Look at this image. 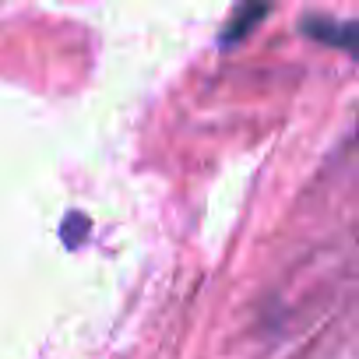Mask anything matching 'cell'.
Here are the masks:
<instances>
[{
    "label": "cell",
    "instance_id": "cell-1",
    "mask_svg": "<svg viewBox=\"0 0 359 359\" xmlns=\"http://www.w3.org/2000/svg\"><path fill=\"white\" fill-rule=\"evenodd\" d=\"M268 15V0H240V8H236V18L229 22V32L222 36L226 43H236L243 32H250L261 18Z\"/></svg>",
    "mask_w": 359,
    "mask_h": 359
}]
</instances>
